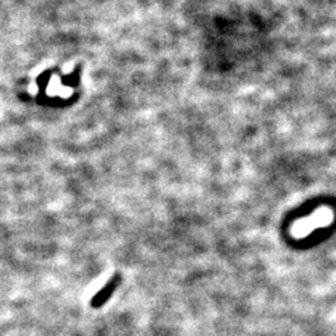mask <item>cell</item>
<instances>
[{
	"instance_id": "cell-1",
	"label": "cell",
	"mask_w": 336,
	"mask_h": 336,
	"mask_svg": "<svg viewBox=\"0 0 336 336\" xmlns=\"http://www.w3.org/2000/svg\"><path fill=\"white\" fill-rule=\"evenodd\" d=\"M119 285V278L118 276H115L112 279H109L107 285L102 287L100 292L95 294L94 297L91 298V307H94V308H100L102 305L107 303L109 297L114 294V292L116 290V287Z\"/></svg>"
}]
</instances>
